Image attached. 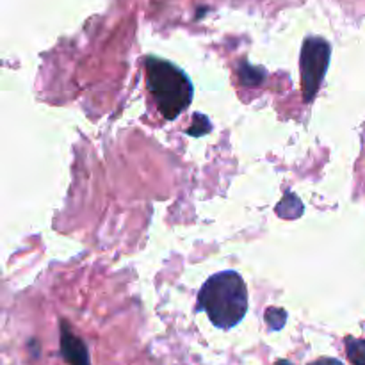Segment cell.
<instances>
[{
    "label": "cell",
    "instance_id": "obj_1",
    "mask_svg": "<svg viewBox=\"0 0 365 365\" xmlns=\"http://www.w3.org/2000/svg\"><path fill=\"white\" fill-rule=\"evenodd\" d=\"M198 310L209 316L221 330H230L248 312V289L235 271H221L203 284L198 294Z\"/></svg>",
    "mask_w": 365,
    "mask_h": 365
},
{
    "label": "cell",
    "instance_id": "obj_2",
    "mask_svg": "<svg viewBox=\"0 0 365 365\" xmlns=\"http://www.w3.org/2000/svg\"><path fill=\"white\" fill-rule=\"evenodd\" d=\"M146 84L157 109L166 120H177L192 102L191 78L170 61L146 57Z\"/></svg>",
    "mask_w": 365,
    "mask_h": 365
},
{
    "label": "cell",
    "instance_id": "obj_3",
    "mask_svg": "<svg viewBox=\"0 0 365 365\" xmlns=\"http://www.w3.org/2000/svg\"><path fill=\"white\" fill-rule=\"evenodd\" d=\"M331 46L324 38H307L303 43L299 66H302V89L305 102H312L319 91L330 64Z\"/></svg>",
    "mask_w": 365,
    "mask_h": 365
},
{
    "label": "cell",
    "instance_id": "obj_4",
    "mask_svg": "<svg viewBox=\"0 0 365 365\" xmlns=\"http://www.w3.org/2000/svg\"><path fill=\"white\" fill-rule=\"evenodd\" d=\"M61 355L68 365H91L88 348L66 327V323H63V327H61Z\"/></svg>",
    "mask_w": 365,
    "mask_h": 365
},
{
    "label": "cell",
    "instance_id": "obj_5",
    "mask_svg": "<svg viewBox=\"0 0 365 365\" xmlns=\"http://www.w3.org/2000/svg\"><path fill=\"white\" fill-rule=\"evenodd\" d=\"M346 355L353 365H365V339H346Z\"/></svg>",
    "mask_w": 365,
    "mask_h": 365
},
{
    "label": "cell",
    "instance_id": "obj_6",
    "mask_svg": "<svg viewBox=\"0 0 365 365\" xmlns=\"http://www.w3.org/2000/svg\"><path fill=\"white\" fill-rule=\"evenodd\" d=\"M239 75H241V82L245 86H259L262 82V78L266 77L264 71H259L257 68L250 66V64L242 63L241 70H239Z\"/></svg>",
    "mask_w": 365,
    "mask_h": 365
},
{
    "label": "cell",
    "instance_id": "obj_7",
    "mask_svg": "<svg viewBox=\"0 0 365 365\" xmlns=\"http://www.w3.org/2000/svg\"><path fill=\"white\" fill-rule=\"evenodd\" d=\"M285 319H287V314L282 309H267L266 312V321L273 330H280L285 324Z\"/></svg>",
    "mask_w": 365,
    "mask_h": 365
},
{
    "label": "cell",
    "instance_id": "obj_8",
    "mask_svg": "<svg viewBox=\"0 0 365 365\" xmlns=\"http://www.w3.org/2000/svg\"><path fill=\"white\" fill-rule=\"evenodd\" d=\"M289 202L294 203V212H292V214L287 212V216H285V217H287V220H292V217H298L299 214H302L303 207H302V203H299V200H296L294 195H289L287 198L282 200V203H280V205H278V207H285V203H289ZM287 210H291V207H287Z\"/></svg>",
    "mask_w": 365,
    "mask_h": 365
},
{
    "label": "cell",
    "instance_id": "obj_9",
    "mask_svg": "<svg viewBox=\"0 0 365 365\" xmlns=\"http://www.w3.org/2000/svg\"><path fill=\"white\" fill-rule=\"evenodd\" d=\"M274 365H294V364H291L289 360H278V362ZM309 365H342V362H341V360H337V359H319V360H316V362H312Z\"/></svg>",
    "mask_w": 365,
    "mask_h": 365
}]
</instances>
